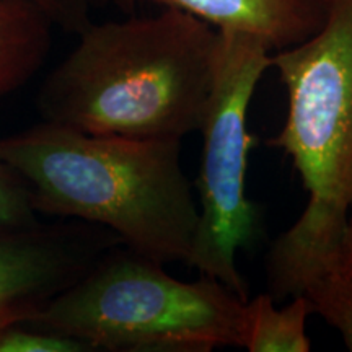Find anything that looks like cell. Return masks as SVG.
Instances as JSON below:
<instances>
[{"instance_id":"12","label":"cell","mask_w":352,"mask_h":352,"mask_svg":"<svg viewBox=\"0 0 352 352\" xmlns=\"http://www.w3.org/2000/svg\"><path fill=\"white\" fill-rule=\"evenodd\" d=\"M28 189L21 178L0 162V228L28 227L38 223Z\"/></svg>"},{"instance_id":"6","label":"cell","mask_w":352,"mask_h":352,"mask_svg":"<svg viewBox=\"0 0 352 352\" xmlns=\"http://www.w3.org/2000/svg\"><path fill=\"white\" fill-rule=\"evenodd\" d=\"M120 243L87 222L0 228V329L33 320Z\"/></svg>"},{"instance_id":"1","label":"cell","mask_w":352,"mask_h":352,"mask_svg":"<svg viewBox=\"0 0 352 352\" xmlns=\"http://www.w3.org/2000/svg\"><path fill=\"white\" fill-rule=\"evenodd\" d=\"M36 95L41 121L87 134L178 139L201 129L219 32L178 8L91 21Z\"/></svg>"},{"instance_id":"4","label":"cell","mask_w":352,"mask_h":352,"mask_svg":"<svg viewBox=\"0 0 352 352\" xmlns=\"http://www.w3.org/2000/svg\"><path fill=\"white\" fill-rule=\"evenodd\" d=\"M164 266L114 245L25 324L82 340L94 351L210 352L243 346L248 300L208 276L186 283Z\"/></svg>"},{"instance_id":"3","label":"cell","mask_w":352,"mask_h":352,"mask_svg":"<svg viewBox=\"0 0 352 352\" xmlns=\"http://www.w3.org/2000/svg\"><path fill=\"white\" fill-rule=\"evenodd\" d=\"M271 69L287 94V114L267 144L292 158L307 191L300 217L266 258L277 302L336 270L352 206V0H327L323 26L271 54Z\"/></svg>"},{"instance_id":"14","label":"cell","mask_w":352,"mask_h":352,"mask_svg":"<svg viewBox=\"0 0 352 352\" xmlns=\"http://www.w3.org/2000/svg\"><path fill=\"white\" fill-rule=\"evenodd\" d=\"M336 272L340 274L351 277L352 279V206L347 215V222L344 233H342L340 253H338V263H336Z\"/></svg>"},{"instance_id":"8","label":"cell","mask_w":352,"mask_h":352,"mask_svg":"<svg viewBox=\"0 0 352 352\" xmlns=\"http://www.w3.org/2000/svg\"><path fill=\"white\" fill-rule=\"evenodd\" d=\"M54 23L30 0H0V98L39 72L52 47Z\"/></svg>"},{"instance_id":"11","label":"cell","mask_w":352,"mask_h":352,"mask_svg":"<svg viewBox=\"0 0 352 352\" xmlns=\"http://www.w3.org/2000/svg\"><path fill=\"white\" fill-rule=\"evenodd\" d=\"M85 341L30 324L0 329V352H90Z\"/></svg>"},{"instance_id":"9","label":"cell","mask_w":352,"mask_h":352,"mask_svg":"<svg viewBox=\"0 0 352 352\" xmlns=\"http://www.w3.org/2000/svg\"><path fill=\"white\" fill-rule=\"evenodd\" d=\"M311 303L307 296L290 297V303L276 307L270 292L258 294L246 302L243 349L248 352H308L311 341L307 321Z\"/></svg>"},{"instance_id":"5","label":"cell","mask_w":352,"mask_h":352,"mask_svg":"<svg viewBox=\"0 0 352 352\" xmlns=\"http://www.w3.org/2000/svg\"><path fill=\"white\" fill-rule=\"evenodd\" d=\"M217 32L214 88L199 129L204 144L197 226L186 264L248 300L236 254L256 239L259 215L246 196V168L254 142L246 120L254 90L271 69L272 52L252 34Z\"/></svg>"},{"instance_id":"2","label":"cell","mask_w":352,"mask_h":352,"mask_svg":"<svg viewBox=\"0 0 352 352\" xmlns=\"http://www.w3.org/2000/svg\"><path fill=\"white\" fill-rule=\"evenodd\" d=\"M0 162L20 176L38 214L109 230L160 263H186L197 201L182 140L87 134L41 121L0 138Z\"/></svg>"},{"instance_id":"13","label":"cell","mask_w":352,"mask_h":352,"mask_svg":"<svg viewBox=\"0 0 352 352\" xmlns=\"http://www.w3.org/2000/svg\"><path fill=\"white\" fill-rule=\"evenodd\" d=\"M50 16L57 28L78 34L91 23V15L104 0H30Z\"/></svg>"},{"instance_id":"7","label":"cell","mask_w":352,"mask_h":352,"mask_svg":"<svg viewBox=\"0 0 352 352\" xmlns=\"http://www.w3.org/2000/svg\"><path fill=\"white\" fill-rule=\"evenodd\" d=\"M131 6L135 0H122ZM191 13L215 30L252 34L267 50L280 51L305 41L327 19V0H148Z\"/></svg>"},{"instance_id":"10","label":"cell","mask_w":352,"mask_h":352,"mask_svg":"<svg viewBox=\"0 0 352 352\" xmlns=\"http://www.w3.org/2000/svg\"><path fill=\"white\" fill-rule=\"evenodd\" d=\"M311 311L320 315L340 333L344 346L352 352V279L331 271L318 277L303 290Z\"/></svg>"}]
</instances>
